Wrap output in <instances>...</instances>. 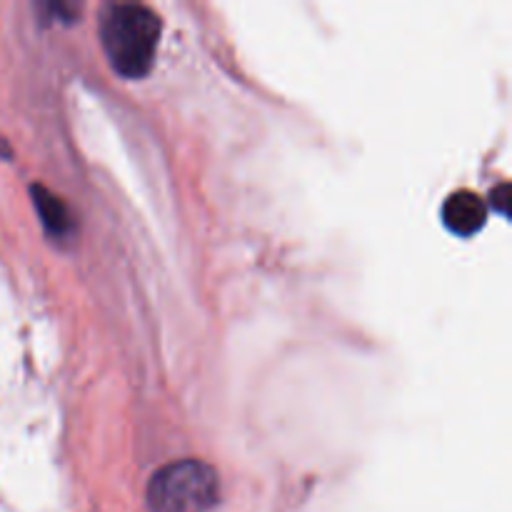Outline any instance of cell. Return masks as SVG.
<instances>
[{"instance_id":"1","label":"cell","mask_w":512,"mask_h":512,"mask_svg":"<svg viewBox=\"0 0 512 512\" xmlns=\"http://www.w3.org/2000/svg\"><path fill=\"white\" fill-rule=\"evenodd\" d=\"M163 25L140 3H110L100 13V45L118 75L138 80L150 73Z\"/></svg>"},{"instance_id":"2","label":"cell","mask_w":512,"mask_h":512,"mask_svg":"<svg viewBox=\"0 0 512 512\" xmlns=\"http://www.w3.org/2000/svg\"><path fill=\"white\" fill-rule=\"evenodd\" d=\"M150 512H210L220 500L218 473L203 460H175L150 478Z\"/></svg>"},{"instance_id":"3","label":"cell","mask_w":512,"mask_h":512,"mask_svg":"<svg viewBox=\"0 0 512 512\" xmlns=\"http://www.w3.org/2000/svg\"><path fill=\"white\" fill-rule=\"evenodd\" d=\"M443 220L448 230H453L460 238H470L478 230H483L485 220H488V205L480 195L470 193V190H458L450 195L443 205Z\"/></svg>"},{"instance_id":"4","label":"cell","mask_w":512,"mask_h":512,"mask_svg":"<svg viewBox=\"0 0 512 512\" xmlns=\"http://www.w3.org/2000/svg\"><path fill=\"white\" fill-rule=\"evenodd\" d=\"M33 198L38 205V213L43 218L45 228L53 235H65L70 233V215L68 208L60 203V198H55L53 193L43 188V185H33Z\"/></svg>"}]
</instances>
